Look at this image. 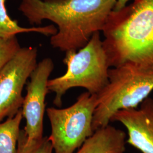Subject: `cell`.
Wrapping results in <instances>:
<instances>
[{"instance_id": "30bf717a", "label": "cell", "mask_w": 153, "mask_h": 153, "mask_svg": "<svg viewBox=\"0 0 153 153\" xmlns=\"http://www.w3.org/2000/svg\"><path fill=\"white\" fill-rule=\"evenodd\" d=\"M6 0H0V38H9L21 33H37L45 36H53L57 32L53 25L45 27L25 28L20 26L16 21L8 15L5 6Z\"/></svg>"}, {"instance_id": "ba28073f", "label": "cell", "mask_w": 153, "mask_h": 153, "mask_svg": "<svg viewBox=\"0 0 153 153\" xmlns=\"http://www.w3.org/2000/svg\"><path fill=\"white\" fill-rule=\"evenodd\" d=\"M111 122L126 127V143L142 153H153V99H146L139 108L117 111Z\"/></svg>"}, {"instance_id": "5b68a950", "label": "cell", "mask_w": 153, "mask_h": 153, "mask_svg": "<svg viewBox=\"0 0 153 153\" xmlns=\"http://www.w3.org/2000/svg\"><path fill=\"white\" fill-rule=\"evenodd\" d=\"M97 105V95L86 91L68 108L47 109L51 126L48 138L54 153H74L93 134V115Z\"/></svg>"}, {"instance_id": "8fae6325", "label": "cell", "mask_w": 153, "mask_h": 153, "mask_svg": "<svg viewBox=\"0 0 153 153\" xmlns=\"http://www.w3.org/2000/svg\"><path fill=\"white\" fill-rule=\"evenodd\" d=\"M23 118L21 109L14 117L0 123V153H16Z\"/></svg>"}, {"instance_id": "3957f363", "label": "cell", "mask_w": 153, "mask_h": 153, "mask_svg": "<svg viewBox=\"0 0 153 153\" xmlns=\"http://www.w3.org/2000/svg\"><path fill=\"white\" fill-rule=\"evenodd\" d=\"M153 91V69L131 63L109 68L108 82L97 94L93 131L109 125L117 111L137 108Z\"/></svg>"}, {"instance_id": "277c9868", "label": "cell", "mask_w": 153, "mask_h": 153, "mask_svg": "<svg viewBox=\"0 0 153 153\" xmlns=\"http://www.w3.org/2000/svg\"><path fill=\"white\" fill-rule=\"evenodd\" d=\"M63 62L67 66L65 73L49 79L47 84L48 91L55 94L53 104L57 107H61L62 97L71 88H84L90 94L97 95L108 82L110 68L99 31L78 52H66Z\"/></svg>"}, {"instance_id": "8992f818", "label": "cell", "mask_w": 153, "mask_h": 153, "mask_svg": "<svg viewBox=\"0 0 153 153\" xmlns=\"http://www.w3.org/2000/svg\"><path fill=\"white\" fill-rule=\"evenodd\" d=\"M36 47L21 48L0 71V123L22 108V91L37 65Z\"/></svg>"}, {"instance_id": "7a4b0ae2", "label": "cell", "mask_w": 153, "mask_h": 153, "mask_svg": "<svg viewBox=\"0 0 153 153\" xmlns=\"http://www.w3.org/2000/svg\"><path fill=\"white\" fill-rule=\"evenodd\" d=\"M102 31L110 68L131 63L153 69V0H134L112 10Z\"/></svg>"}, {"instance_id": "4fadbf2b", "label": "cell", "mask_w": 153, "mask_h": 153, "mask_svg": "<svg viewBox=\"0 0 153 153\" xmlns=\"http://www.w3.org/2000/svg\"><path fill=\"white\" fill-rule=\"evenodd\" d=\"M21 48L16 36L0 38V71Z\"/></svg>"}, {"instance_id": "7c38bea8", "label": "cell", "mask_w": 153, "mask_h": 153, "mask_svg": "<svg viewBox=\"0 0 153 153\" xmlns=\"http://www.w3.org/2000/svg\"><path fill=\"white\" fill-rule=\"evenodd\" d=\"M53 149L48 137L38 141L28 142L23 130H21L16 153H53Z\"/></svg>"}, {"instance_id": "9c48e42d", "label": "cell", "mask_w": 153, "mask_h": 153, "mask_svg": "<svg viewBox=\"0 0 153 153\" xmlns=\"http://www.w3.org/2000/svg\"><path fill=\"white\" fill-rule=\"evenodd\" d=\"M126 132L108 125L95 131L74 153H126Z\"/></svg>"}, {"instance_id": "6da1fadb", "label": "cell", "mask_w": 153, "mask_h": 153, "mask_svg": "<svg viewBox=\"0 0 153 153\" xmlns=\"http://www.w3.org/2000/svg\"><path fill=\"white\" fill-rule=\"evenodd\" d=\"M116 0H22L19 10L31 25L48 20L57 25L51 45L61 51L81 49L102 31Z\"/></svg>"}, {"instance_id": "5bb4252c", "label": "cell", "mask_w": 153, "mask_h": 153, "mask_svg": "<svg viewBox=\"0 0 153 153\" xmlns=\"http://www.w3.org/2000/svg\"><path fill=\"white\" fill-rule=\"evenodd\" d=\"M130 0H116L113 11H118L123 9L126 6L127 3Z\"/></svg>"}, {"instance_id": "52a82bcc", "label": "cell", "mask_w": 153, "mask_h": 153, "mask_svg": "<svg viewBox=\"0 0 153 153\" xmlns=\"http://www.w3.org/2000/svg\"><path fill=\"white\" fill-rule=\"evenodd\" d=\"M53 68L52 60L45 58L37 64L30 77L21 108L26 122L23 130L28 142L38 141L43 138L45 100L49 92L48 81Z\"/></svg>"}]
</instances>
